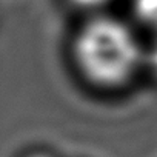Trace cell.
Returning <instances> with one entry per match:
<instances>
[{
	"label": "cell",
	"mask_w": 157,
	"mask_h": 157,
	"mask_svg": "<svg viewBox=\"0 0 157 157\" xmlns=\"http://www.w3.org/2000/svg\"><path fill=\"white\" fill-rule=\"evenodd\" d=\"M146 43L122 17L94 13L72 36L71 60L77 75L94 90L119 93L145 74Z\"/></svg>",
	"instance_id": "1"
},
{
	"label": "cell",
	"mask_w": 157,
	"mask_h": 157,
	"mask_svg": "<svg viewBox=\"0 0 157 157\" xmlns=\"http://www.w3.org/2000/svg\"><path fill=\"white\" fill-rule=\"evenodd\" d=\"M134 13L137 22L132 25L140 33V28L149 29L157 39V0H134Z\"/></svg>",
	"instance_id": "2"
},
{
	"label": "cell",
	"mask_w": 157,
	"mask_h": 157,
	"mask_svg": "<svg viewBox=\"0 0 157 157\" xmlns=\"http://www.w3.org/2000/svg\"><path fill=\"white\" fill-rule=\"evenodd\" d=\"M151 71L152 75L157 78V39L151 46L146 45V56H145V72Z\"/></svg>",
	"instance_id": "3"
},
{
	"label": "cell",
	"mask_w": 157,
	"mask_h": 157,
	"mask_svg": "<svg viewBox=\"0 0 157 157\" xmlns=\"http://www.w3.org/2000/svg\"><path fill=\"white\" fill-rule=\"evenodd\" d=\"M23 157H52V154L45 152V151H34V152H28Z\"/></svg>",
	"instance_id": "4"
}]
</instances>
